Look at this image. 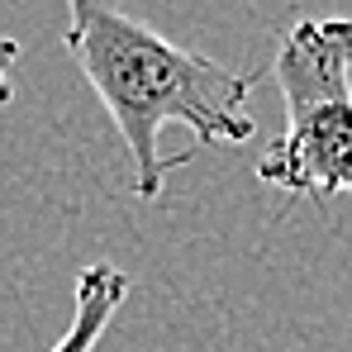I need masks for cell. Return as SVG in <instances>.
<instances>
[{
  "label": "cell",
  "instance_id": "277c9868",
  "mask_svg": "<svg viewBox=\"0 0 352 352\" xmlns=\"http://www.w3.org/2000/svg\"><path fill=\"white\" fill-rule=\"evenodd\" d=\"M14 62H19V43L0 34V105L14 100V86H10V67H14Z\"/></svg>",
  "mask_w": 352,
  "mask_h": 352
},
{
  "label": "cell",
  "instance_id": "6da1fadb",
  "mask_svg": "<svg viewBox=\"0 0 352 352\" xmlns=\"http://www.w3.org/2000/svg\"><path fill=\"white\" fill-rule=\"evenodd\" d=\"M62 43L81 67L86 86L100 96L105 115L115 119L133 162L138 200H157L167 172L181 167L157 148L167 124L190 129L195 148H224V143L234 148L257 133L248 115V96L257 76H267L262 67L234 72L195 48L162 38L153 24L105 0H72Z\"/></svg>",
  "mask_w": 352,
  "mask_h": 352
},
{
  "label": "cell",
  "instance_id": "7a4b0ae2",
  "mask_svg": "<svg viewBox=\"0 0 352 352\" xmlns=\"http://www.w3.org/2000/svg\"><path fill=\"white\" fill-rule=\"evenodd\" d=\"M272 81L286 124L257 162V181L319 210L352 195V19H295L276 43Z\"/></svg>",
  "mask_w": 352,
  "mask_h": 352
},
{
  "label": "cell",
  "instance_id": "3957f363",
  "mask_svg": "<svg viewBox=\"0 0 352 352\" xmlns=\"http://www.w3.org/2000/svg\"><path fill=\"white\" fill-rule=\"evenodd\" d=\"M129 295V272H119L115 262H91L76 276V300H72V324L48 352H96L105 338V329L115 324L119 305Z\"/></svg>",
  "mask_w": 352,
  "mask_h": 352
}]
</instances>
